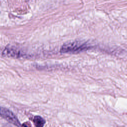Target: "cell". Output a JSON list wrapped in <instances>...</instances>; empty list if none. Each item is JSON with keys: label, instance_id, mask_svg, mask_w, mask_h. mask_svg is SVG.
Here are the masks:
<instances>
[{"label": "cell", "instance_id": "obj_2", "mask_svg": "<svg viewBox=\"0 0 127 127\" xmlns=\"http://www.w3.org/2000/svg\"><path fill=\"white\" fill-rule=\"evenodd\" d=\"M0 116L1 117L7 120L8 122L14 125L15 126L19 127L20 124L15 116V115L8 109L1 107L0 108Z\"/></svg>", "mask_w": 127, "mask_h": 127}, {"label": "cell", "instance_id": "obj_3", "mask_svg": "<svg viewBox=\"0 0 127 127\" xmlns=\"http://www.w3.org/2000/svg\"><path fill=\"white\" fill-rule=\"evenodd\" d=\"M33 122L35 127H43L45 123L44 119L39 116H35L33 119Z\"/></svg>", "mask_w": 127, "mask_h": 127}, {"label": "cell", "instance_id": "obj_1", "mask_svg": "<svg viewBox=\"0 0 127 127\" xmlns=\"http://www.w3.org/2000/svg\"><path fill=\"white\" fill-rule=\"evenodd\" d=\"M87 48V45L77 42H72L63 45L61 49V53H75L82 51Z\"/></svg>", "mask_w": 127, "mask_h": 127}, {"label": "cell", "instance_id": "obj_4", "mask_svg": "<svg viewBox=\"0 0 127 127\" xmlns=\"http://www.w3.org/2000/svg\"><path fill=\"white\" fill-rule=\"evenodd\" d=\"M21 127H31V126H30V124L29 123L26 122V123H25L21 125Z\"/></svg>", "mask_w": 127, "mask_h": 127}]
</instances>
